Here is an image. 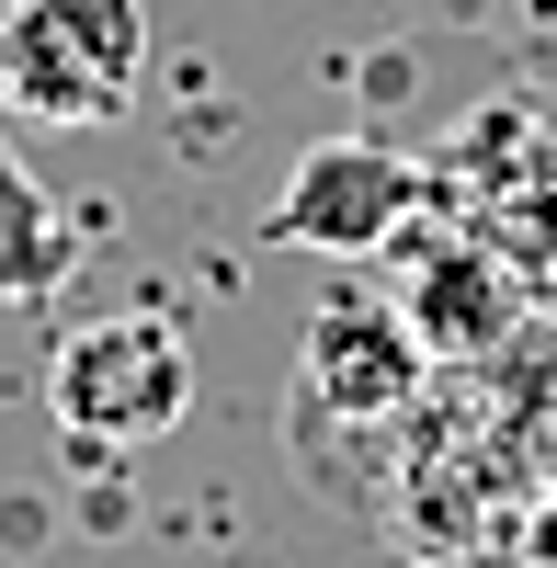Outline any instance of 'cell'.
I'll list each match as a JSON object with an SVG mask.
<instances>
[{"mask_svg":"<svg viewBox=\"0 0 557 568\" xmlns=\"http://www.w3.org/2000/svg\"><path fill=\"white\" fill-rule=\"evenodd\" d=\"M136 80H149V12L136 0H23L0 12V103L23 125H125Z\"/></svg>","mask_w":557,"mask_h":568,"instance_id":"cell-1","label":"cell"},{"mask_svg":"<svg viewBox=\"0 0 557 568\" xmlns=\"http://www.w3.org/2000/svg\"><path fill=\"white\" fill-rule=\"evenodd\" d=\"M45 409H58L69 444H160L182 409H194V342H182V318L160 307H114V318H80L58 364H45Z\"/></svg>","mask_w":557,"mask_h":568,"instance_id":"cell-2","label":"cell"},{"mask_svg":"<svg viewBox=\"0 0 557 568\" xmlns=\"http://www.w3.org/2000/svg\"><path fill=\"white\" fill-rule=\"evenodd\" d=\"M422 216V160L387 149V136H318V149L273 182V240H296L318 262H364V251H387L398 227Z\"/></svg>","mask_w":557,"mask_h":568,"instance_id":"cell-3","label":"cell"},{"mask_svg":"<svg viewBox=\"0 0 557 568\" xmlns=\"http://www.w3.org/2000/svg\"><path fill=\"white\" fill-rule=\"evenodd\" d=\"M422 364H433V342H422L409 307H387V296H331V307L307 318V398L342 409V420L398 409L409 387H422Z\"/></svg>","mask_w":557,"mask_h":568,"instance_id":"cell-4","label":"cell"},{"mask_svg":"<svg viewBox=\"0 0 557 568\" xmlns=\"http://www.w3.org/2000/svg\"><path fill=\"white\" fill-rule=\"evenodd\" d=\"M409 329H422L433 353H489L500 329H513V284H500V262L489 251H444L422 284H409Z\"/></svg>","mask_w":557,"mask_h":568,"instance_id":"cell-5","label":"cell"},{"mask_svg":"<svg viewBox=\"0 0 557 568\" xmlns=\"http://www.w3.org/2000/svg\"><path fill=\"white\" fill-rule=\"evenodd\" d=\"M69 273V227L34 182H0V296H45Z\"/></svg>","mask_w":557,"mask_h":568,"instance_id":"cell-6","label":"cell"},{"mask_svg":"<svg viewBox=\"0 0 557 568\" xmlns=\"http://www.w3.org/2000/svg\"><path fill=\"white\" fill-rule=\"evenodd\" d=\"M0 12H23V0H0Z\"/></svg>","mask_w":557,"mask_h":568,"instance_id":"cell-7","label":"cell"}]
</instances>
